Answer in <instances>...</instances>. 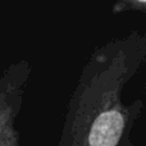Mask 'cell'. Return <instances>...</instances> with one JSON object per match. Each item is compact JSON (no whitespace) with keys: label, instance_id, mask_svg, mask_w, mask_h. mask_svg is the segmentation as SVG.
<instances>
[{"label":"cell","instance_id":"obj_1","mask_svg":"<svg viewBox=\"0 0 146 146\" xmlns=\"http://www.w3.org/2000/svg\"><path fill=\"white\" fill-rule=\"evenodd\" d=\"M146 63V33L133 30L96 46L68 100L58 146H121L144 109L126 104L124 87Z\"/></svg>","mask_w":146,"mask_h":146},{"label":"cell","instance_id":"obj_2","mask_svg":"<svg viewBox=\"0 0 146 146\" xmlns=\"http://www.w3.org/2000/svg\"><path fill=\"white\" fill-rule=\"evenodd\" d=\"M30 72V64L21 62L10 67L0 81V146H19L15 124Z\"/></svg>","mask_w":146,"mask_h":146},{"label":"cell","instance_id":"obj_3","mask_svg":"<svg viewBox=\"0 0 146 146\" xmlns=\"http://www.w3.org/2000/svg\"><path fill=\"white\" fill-rule=\"evenodd\" d=\"M111 12L114 14H121L124 12L146 13V0H121L113 4Z\"/></svg>","mask_w":146,"mask_h":146},{"label":"cell","instance_id":"obj_4","mask_svg":"<svg viewBox=\"0 0 146 146\" xmlns=\"http://www.w3.org/2000/svg\"><path fill=\"white\" fill-rule=\"evenodd\" d=\"M121 146H140V145H137V144H135V142H132L131 139H127L126 141H124Z\"/></svg>","mask_w":146,"mask_h":146}]
</instances>
